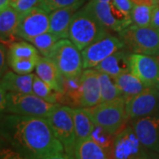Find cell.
Listing matches in <instances>:
<instances>
[{
    "label": "cell",
    "instance_id": "cell-1",
    "mask_svg": "<svg viewBox=\"0 0 159 159\" xmlns=\"http://www.w3.org/2000/svg\"><path fill=\"white\" fill-rule=\"evenodd\" d=\"M0 136L18 153L43 159L65 151L46 118L6 113L0 117Z\"/></svg>",
    "mask_w": 159,
    "mask_h": 159
},
{
    "label": "cell",
    "instance_id": "cell-2",
    "mask_svg": "<svg viewBox=\"0 0 159 159\" xmlns=\"http://www.w3.org/2000/svg\"><path fill=\"white\" fill-rule=\"evenodd\" d=\"M108 33V29L82 7L74 13L72 19L68 39L81 51Z\"/></svg>",
    "mask_w": 159,
    "mask_h": 159
},
{
    "label": "cell",
    "instance_id": "cell-3",
    "mask_svg": "<svg viewBox=\"0 0 159 159\" xmlns=\"http://www.w3.org/2000/svg\"><path fill=\"white\" fill-rule=\"evenodd\" d=\"M85 109L95 125L113 135L123 129L129 121L125 111V99L123 97Z\"/></svg>",
    "mask_w": 159,
    "mask_h": 159
},
{
    "label": "cell",
    "instance_id": "cell-4",
    "mask_svg": "<svg viewBox=\"0 0 159 159\" xmlns=\"http://www.w3.org/2000/svg\"><path fill=\"white\" fill-rule=\"evenodd\" d=\"M119 34L132 53L153 57L159 53V31L151 27L130 25Z\"/></svg>",
    "mask_w": 159,
    "mask_h": 159
},
{
    "label": "cell",
    "instance_id": "cell-5",
    "mask_svg": "<svg viewBox=\"0 0 159 159\" xmlns=\"http://www.w3.org/2000/svg\"><path fill=\"white\" fill-rule=\"evenodd\" d=\"M52 132L66 153L74 156L76 136L72 107L57 103L46 118Z\"/></svg>",
    "mask_w": 159,
    "mask_h": 159
},
{
    "label": "cell",
    "instance_id": "cell-6",
    "mask_svg": "<svg viewBox=\"0 0 159 159\" xmlns=\"http://www.w3.org/2000/svg\"><path fill=\"white\" fill-rule=\"evenodd\" d=\"M57 104L46 102L34 94L7 92L6 113L47 118Z\"/></svg>",
    "mask_w": 159,
    "mask_h": 159
},
{
    "label": "cell",
    "instance_id": "cell-7",
    "mask_svg": "<svg viewBox=\"0 0 159 159\" xmlns=\"http://www.w3.org/2000/svg\"><path fill=\"white\" fill-rule=\"evenodd\" d=\"M152 152L138 138L132 125H126L114 137V143L110 154L111 159H148Z\"/></svg>",
    "mask_w": 159,
    "mask_h": 159
},
{
    "label": "cell",
    "instance_id": "cell-8",
    "mask_svg": "<svg viewBox=\"0 0 159 159\" xmlns=\"http://www.w3.org/2000/svg\"><path fill=\"white\" fill-rule=\"evenodd\" d=\"M50 58L65 77L79 76L84 70L81 51L69 39L59 40Z\"/></svg>",
    "mask_w": 159,
    "mask_h": 159
},
{
    "label": "cell",
    "instance_id": "cell-9",
    "mask_svg": "<svg viewBox=\"0 0 159 159\" xmlns=\"http://www.w3.org/2000/svg\"><path fill=\"white\" fill-rule=\"evenodd\" d=\"M84 8L108 30L119 34L121 31L132 25L131 18L124 15L111 2L90 0Z\"/></svg>",
    "mask_w": 159,
    "mask_h": 159
},
{
    "label": "cell",
    "instance_id": "cell-10",
    "mask_svg": "<svg viewBox=\"0 0 159 159\" xmlns=\"http://www.w3.org/2000/svg\"><path fill=\"white\" fill-rule=\"evenodd\" d=\"M123 48L125 45L121 38L108 33L81 51L83 68H95L105 58Z\"/></svg>",
    "mask_w": 159,
    "mask_h": 159
},
{
    "label": "cell",
    "instance_id": "cell-11",
    "mask_svg": "<svg viewBox=\"0 0 159 159\" xmlns=\"http://www.w3.org/2000/svg\"><path fill=\"white\" fill-rule=\"evenodd\" d=\"M125 111L129 121L159 113V90L147 87L138 95L126 99Z\"/></svg>",
    "mask_w": 159,
    "mask_h": 159
},
{
    "label": "cell",
    "instance_id": "cell-12",
    "mask_svg": "<svg viewBox=\"0 0 159 159\" xmlns=\"http://www.w3.org/2000/svg\"><path fill=\"white\" fill-rule=\"evenodd\" d=\"M49 12L39 6H35L27 12L20 14L16 34L18 38L30 42L34 37L49 31Z\"/></svg>",
    "mask_w": 159,
    "mask_h": 159
},
{
    "label": "cell",
    "instance_id": "cell-13",
    "mask_svg": "<svg viewBox=\"0 0 159 159\" xmlns=\"http://www.w3.org/2000/svg\"><path fill=\"white\" fill-rule=\"evenodd\" d=\"M130 124L142 144L159 154V113L131 120Z\"/></svg>",
    "mask_w": 159,
    "mask_h": 159
},
{
    "label": "cell",
    "instance_id": "cell-14",
    "mask_svg": "<svg viewBox=\"0 0 159 159\" xmlns=\"http://www.w3.org/2000/svg\"><path fill=\"white\" fill-rule=\"evenodd\" d=\"M130 72L145 87H154L159 76V64L153 56L131 53Z\"/></svg>",
    "mask_w": 159,
    "mask_h": 159
},
{
    "label": "cell",
    "instance_id": "cell-15",
    "mask_svg": "<svg viewBox=\"0 0 159 159\" xmlns=\"http://www.w3.org/2000/svg\"><path fill=\"white\" fill-rule=\"evenodd\" d=\"M101 102L99 72L95 68L84 69L81 74V108H89Z\"/></svg>",
    "mask_w": 159,
    "mask_h": 159
},
{
    "label": "cell",
    "instance_id": "cell-16",
    "mask_svg": "<svg viewBox=\"0 0 159 159\" xmlns=\"http://www.w3.org/2000/svg\"><path fill=\"white\" fill-rule=\"evenodd\" d=\"M84 0L69 7L57 9L49 13L50 29L51 33L56 34L60 39H68L69 28L74 13L79 10Z\"/></svg>",
    "mask_w": 159,
    "mask_h": 159
},
{
    "label": "cell",
    "instance_id": "cell-17",
    "mask_svg": "<svg viewBox=\"0 0 159 159\" xmlns=\"http://www.w3.org/2000/svg\"><path fill=\"white\" fill-rule=\"evenodd\" d=\"M131 53L132 52L127 48H123L98 64L95 69L98 72L108 74L112 78L130 72Z\"/></svg>",
    "mask_w": 159,
    "mask_h": 159
},
{
    "label": "cell",
    "instance_id": "cell-18",
    "mask_svg": "<svg viewBox=\"0 0 159 159\" xmlns=\"http://www.w3.org/2000/svg\"><path fill=\"white\" fill-rule=\"evenodd\" d=\"M20 14L11 6L0 10V43L9 46L19 39L16 34Z\"/></svg>",
    "mask_w": 159,
    "mask_h": 159
},
{
    "label": "cell",
    "instance_id": "cell-19",
    "mask_svg": "<svg viewBox=\"0 0 159 159\" xmlns=\"http://www.w3.org/2000/svg\"><path fill=\"white\" fill-rule=\"evenodd\" d=\"M35 74L43 80L52 89L57 92H62L61 76L57 65L50 57H40L35 66Z\"/></svg>",
    "mask_w": 159,
    "mask_h": 159
},
{
    "label": "cell",
    "instance_id": "cell-20",
    "mask_svg": "<svg viewBox=\"0 0 159 159\" xmlns=\"http://www.w3.org/2000/svg\"><path fill=\"white\" fill-rule=\"evenodd\" d=\"M34 75V74H20L13 71H7L0 79V83L7 92L33 94Z\"/></svg>",
    "mask_w": 159,
    "mask_h": 159
},
{
    "label": "cell",
    "instance_id": "cell-21",
    "mask_svg": "<svg viewBox=\"0 0 159 159\" xmlns=\"http://www.w3.org/2000/svg\"><path fill=\"white\" fill-rule=\"evenodd\" d=\"M64 105L72 108H81V74L75 77L61 76Z\"/></svg>",
    "mask_w": 159,
    "mask_h": 159
},
{
    "label": "cell",
    "instance_id": "cell-22",
    "mask_svg": "<svg viewBox=\"0 0 159 159\" xmlns=\"http://www.w3.org/2000/svg\"><path fill=\"white\" fill-rule=\"evenodd\" d=\"M76 142L89 138L95 124L85 108H72Z\"/></svg>",
    "mask_w": 159,
    "mask_h": 159
},
{
    "label": "cell",
    "instance_id": "cell-23",
    "mask_svg": "<svg viewBox=\"0 0 159 159\" xmlns=\"http://www.w3.org/2000/svg\"><path fill=\"white\" fill-rule=\"evenodd\" d=\"M74 157L76 159H111L107 152L91 137L76 142Z\"/></svg>",
    "mask_w": 159,
    "mask_h": 159
},
{
    "label": "cell",
    "instance_id": "cell-24",
    "mask_svg": "<svg viewBox=\"0 0 159 159\" xmlns=\"http://www.w3.org/2000/svg\"><path fill=\"white\" fill-rule=\"evenodd\" d=\"M121 96L125 100L141 93L145 88L144 84L131 72L122 74L114 78Z\"/></svg>",
    "mask_w": 159,
    "mask_h": 159
},
{
    "label": "cell",
    "instance_id": "cell-25",
    "mask_svg": "<svg viewBox=\"0 0 159 159\" xmlns=\"http://www.w3.org/2000/svg\"><path fill=\"white\" fill-rule=\"evenodd\" d=\"M8 64L15 60L23 59H40L42 57L39 51L28 41L14 42L8 47Z\"/></svg>",
    "mask_w": 159,
    "mask_h": 159
},
{
    "label": "cell",
    "instance_id": "cell-26",
    "mask_svg": "<svg viewBox=\"0 0 159 159\" xmlns=\"http://www.w3.org/2000/svg\"><path fill=\"white\" fill-rule=\"evenodd\" d=\"M33 94L37 96L40 98L45 100L46 102L54 103V104H62L63 102V93L57 92L52 89L50 86L43 80H41L36 75H34L33 80Z\"/></svg>",
    "mask_w": 159,
    "mask_h": 159
},
{
    "label": "cell",
    "instance_id": "cell-27",
    "mask_svg": "<svg viewBox=\"0 0 159 159\" xmlns=\"http://www.w3.org/2000/svg\"><path fill=\"white\" fill-rule=\"evenodd\" d=\"M59 40L60 38L56 34L51 33V31H47L33 38L29 43H31L37 49L43 57H50Z\"/></svg>",
    "mask_w": 159,
    "mask_h": 159
},
{
    "label": "cell",
    "instance_id": "cell-28",
    "mask_svg": "<svg viewBox=\"0 0 159 159\" xmlns=\"http://www.w3.org/2000/svg\"><path fill=\"white\" fill-rule=\"evenodd\" d=\"M99 82L101 102L112 101L118 97H122L115 82V80L110 75L99 72Z\"/></svg>",
    "mask_w": 159,
    "mask_h": 159
},
{
    "label": "cell",
    "instance_id": "cell-29",
    "mask_svg": "<svg viewBox=\"0 0 159 159\" xmlns=\"http://www.w3.org/2000/svg\"><path fill=\"white\" fill-rule=\"evenodd\" d=\"M154 6L147 5H134L131 11L132 25L137 27H150Z\"/></svg>",
    "mask_w": 159,
    "mask_h": 159
},
{
    "label": "cell",
    "instance_id": "cell-30",
    "mask_svg": "<svg viewBox=\"0 0 159 159\" xmlns=\"http://www.w3.org/2000/svg\"><path fill=\"white\" fill-rule=\"evenodd\" d=\"M90 137L107 152L109 157H110V154H111V148L113 146L115 135L110 134L109 132L104 130L101 126L95 125V127L92 131Z\"/></svg>",
    "mask_w": 159,
    "mask_h": 159
},
{
    "label": "cell",
    "instance_id": "cell-31",
    "mask_svg": "<svg viewBox=\"0 0 159 159\" xmlns=\"http://www.w3.org/2000/svg\"><path fill=\"white\" fill-rule=\"evenodd\" d=\"M39 59H23L9 62V66L15 73L20 74H32Z\"/></svg>",
    "mask_w": 159,
    "mask_h": 159
},
{
    "label": "cell",
    "instance_id": "cell-32",
    "mask_svg": "<svg viewBox=\"0 0 159 159\" xmlns=\"http://www.w3.org/2000/svg\"><path fill=\"white\" fill-rule=\"evenodd\" d=\"M82 0H40L38 6L47 12L76 5Z\"/></svg>",
    "mask_w": 159,
    "mask_h": 159
},
{
    "label": "cell",
    "instance_id": "cell-33",
    "mask_svg": "<svg viewBox=\"0 0 159 159\" xmlns=\"http://www.w3.org/2000/svg\"><path fill=\"white\" fill-rule=\"evenodd\" d=\"M40 0H8L9 6L15 9L20 14L27 12L38 6Z\"/></svg>",
    "mask_w": 159,
    "mask_h": 159
},
{
    "label": "cell",
    "instance_id": "cell-34",
    "mask_svg": "<svg viewBox=\"0 0 159 159\" xmlns=\"http://www.w3.org/2000/svg\"><path fill=\"white\" fill-rule=\"evenodd\" d=\"M111 3L124 15L131 18V11L134 7V4L131 0H111Z\"/></svg>",
    "mask_w": 159,
    "mask_h": 159
},
{
    "label": "cell",
    "instance_id": "cell-35",
    "mask_svg": "<svg viewBox=\"0 0 159 159\" xmlns=\"http://www.w3.org/2000/svg\"><path fill=\"white\" fill-rule=\"evenodd\" d=\"M0 153L4 159H29L25 157L21 154L18 153L10 146H5L0 144Z\"/></svg>",
    "mask_w": 159,
    "mask_h": 159
},
{
    "label": "cell",
    "instance_id": "cell-36",
    "mask_svg": "<svg viewBox=\"0 0 159 159\" xmlns=\"http://www.w3.org/2000/svg\"><path fill=\"white\" fill-rule=\"evenodd\" d=\"M8 53L5 44L0 43V79L7 72L8 67Z\"/></svg>",
    "mask_w": 159,
    "mask_h": 159
},
{
    "label": "cell",
    "instance_id": "cell-37",
    "mask_svg": "<svg viewBox=\"0 0 159 159\" xmlns=\"http://www.w3.org/2000/svg\"><path fill=\"white\" fill-rule=\"evenodd\" d=\"M6 97L7 90L0 83V117L6 113Z\"/></svg>",
    "mask_w": 159,
    "mask_h": 159
},
{
    "label": "cell",
    "instance_id": "cell-38",
    "mask_svg": "<svg viewBox=\"0 0 159 159\" xmlns=\"http://www.w3.org/2000/svg\"><path fill=\"white\" fill-rule=\"evenodd\" d=\"M150 27L159 31V6H154Z\"/></svg>",
    "mask_w": 159,
    "mask_h": 159
},
{
    "label": "cell",
    "instance_id": "cell-39",
    "mask_svg": "<svg viewBox=\"0 0 159 159\" xmlns=\"http://www.w3.org/2000/svg\"><path fill=\"white\" fill-rule=\"evenodd\" d=\"M43 159H76L75 157L73 155L66 153V151H62V152H57V153L51 154L49 155Z\"/></svg>",
    "mask_w": 159,
    "mask_h": 159
},
{
    "label": "cell",
    "instance_id": "cell-40",
    "mask_svg": "<svg viewBox=\"0 0 159 159\" xmlns=\"http://www.w3.org/2000/svg\"><path fill=\"white\" fill-rule=\"evenodd\" d=\"M134 5H147V6H157L155 0H131Z\"/></svg>",
    "mask_w": 159,
    "mask_h": 159
},
{
    "label": "cell",
    "instance_id": "cell-41",
    "mask_svg": "<svg viewBox=\"0 0 159 159\" xmlns=\"http://www.w3.org/2000/svg\"><path fill=\"white\" fill-rule=\"evenodd\" d=\"M9 6L8 0H0V10L6 8V6Z\"/></svg>",
    "mask_w": 159,
    "mask_h": 159
},
{
    "label": "cell",
    "instance_id": "cell-42",
    "mask_svg": "<svg viewBox=\"0 0 159 159\" xmlns=\"http://www.w3.org/2000/svg\"><path fill=\"white\" fill-rule=\"evenodd\" d=\"M151 158L152 159H159V154L154 153V152H152V154H151Z\"/></svg>",
    "mask_w": 159,
    "mask_h": 159
},
{
    "label": "cell",
    "instance_id": "cell-43",
    "mask_svg": "<svg viewBox=\"0 0 159 159\" xmlns=\"http://www.w3.org/2000/svg\"><path fill=\"white\" fill-rule=\"evenodd\" d=\"M154 88H156L157 89H158L159 90V76L157 80V81H156V83H155V85H154Z\"/></svg>",
    "mask_w": 159,
    "mask_h": 159
},
{
    "label": "cell",
    "instance_id": "cell-44",
    "mask_svg": "<svg viewBox=\"0 0 159 159\" xmlns=\"http://www.w3.org/2000/svg\"><path fill=\"white\" fill-rule=\"evenodd\" d=\"M154 57H155V58L157 59V62H158V64H159V53H158V54H157V55L154 56Z\"/></svg>",
    "mask_w": 159,
    "mask_h": 159
},
{
    "label": "cell",
    "instance_id": "cell-45",
    "mask_svg": "<svg viewBox=\"0 0 159 159\" xmlns=\"http://www.w3.org/2000/svg\"><path fill=\"white\" fill-rule=\"evenodd\" d=\"M97 1H100V2H111V0H97Z\"/></svg>",
    "mask_w": 159,
    "mask_h": 159
},
{
    "label": "cell",
    "instance_id": "cell-46",
    "mask_svg": "<svg viewBox=\"0 0 159 159\" xmlns=\"http://www.w3.org/2000/svg\"><path fill=\"white\" fill-rule=\"evenodd\" d=\"M155 2H156V5L157 6H159V0H155Z\"/></svg>",
    "mask_w": 159,
    "mask_h": 159
},
{
    "label": "cell",
    "instance_id": "cell-47",
    "mask_svg": "<svg viewBox=\"0 0 159 159\" xmlns=\"http://www.w3.org/2000/svg\"><path fill=\"white\" fill-rule=\"evenodd\" d=\"M0 159H4V157H2V155H1V153H0Z\"/></svg>",
    "mask_w": 159,
    "mask_h": 159
},
{
    "label": "cell",
    "instance_id": "cell-48",
    "mask_svg": "<svg viewBox=\"0 0 159 159\" xmlns=\"http://www.w3.org/2000/svg\"><path fill=\"white\" fill-rule=\"evenodd\" d=\"M148 159H152V158H151V157H150V158H148Z\"/></svg>",
    "mask_w": 159,
    "mask_h": 159
}]
</instances>
